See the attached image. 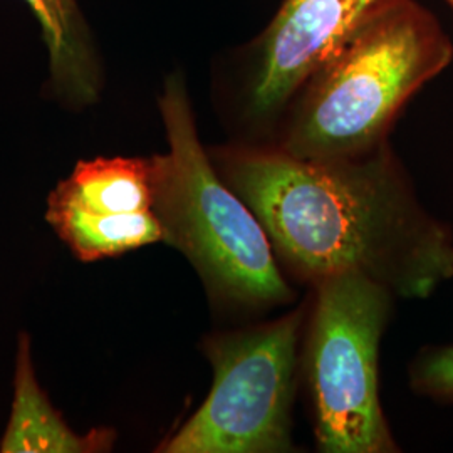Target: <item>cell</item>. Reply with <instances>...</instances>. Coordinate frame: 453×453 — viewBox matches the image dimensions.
Segmentation results:
<instances>
[{"instance_id":"4","label":"cell","mask_w":453,"mask_h":453,"mask_svg":"<svg viewBox=\"0 0 453 453\" xmlns=\"http://www.w3.org/2000/svg\"><path fill=\"white\" fill-rule=\"evenodd\" d=\"M316 288L308 368L318 445L326 453L396 452L378 387L393 294L357 273L324 277Z\"/></svg>"},{"instance_id":"8","label":"cell","mask_w":453,"mask_h":453,"mask_svg":"<svg viewBox=\"0 0 453 453\" xmlns=\"http://www.w3.org/2000/svg\"><path fill=\"white\" fill-rule=\"evenodd\" d=\"M111 445L113 432L95 430L89 435H78L65 425L35 380L31 340L22 333L17 348L12 411L0 452L89 453L108 450Z\"/></svg>"},{"instance_id":"6","label":"cell","mask_w":453,"mask_h":453,"mask_svg":"<svg viewBox=\"0 0 453 453\" xmlns=\"http://www.w3.org/2000/svg\"><path fill=\"white\" fill-rule=\"evenodd\" d=\"M153 200L151 158H96L58 183L46 219L78 259L93 262L163 242Z\"/></svg>"},{"instance_id":"9","label":"cell","mask_w":453,"mask_h":453,"mask_svg":"<svg viewBox=\"0 0 453 453\" xmlns=\"http://www.w3.org/2000/svg\"><path fill=\"white\" fill-rule=\"evenodd\" d=\"M26 2L39 19L48 46L50 74L61 95L81 104L95 101L99 74L76 0Z\"/></svg>"},{"instance_id":"10","label":"cell","mask_w":453,"mask_h":453,"mask_svg":"<svg viewBox=\"0 0 453 453\" xmlns=\"http://www.w3.org/2000/svg\"><path fill=\"white\" fill-rule=\"evenodd\" d=\"M411 387L423 395L453 402V346L421 355L411 370Z\"/></svg>"},{"instance_id":"2","label":"cell","mask_w":453,"mask_h":453,"mask_svg":"<svg viewBox=\"0 0 453 453\" xmlns=\"http://www.w3.org/2000/svg\"><path fill=\"white\" fill-rule=\"evenodd\" d=\"M453 44L417 0H395L301 89L280 150L312 162L388 143L408 99L452 63Z\"/></svg>"},{"instance_id":"7","label":"cell","mask_w":453,"mask_h":453,"mask_svg":"<svg viewBox=\"0 0 453 453\" xmlns=\"http://www.w3.org/2000/svg\"><path fill=\"white\" fill-rule=\"evenodd\" d=\"M395 0H286L260 37L249 113H280L357 33Z\"/></svg>"},{"instance_id":"1","label":"cell","mask_w":453,"mask_h":453,"mask_svg":"<svg viewBox=\"0 0 453 453\" xmlns=\"http://www.w3.org/2000/svg\"><path fill=\"white\" fill-rule=\"evenodd\" d=\"M226 185L297 274L357 273L393 297L426 299L453 277V234L428 213L388 143L336 162L277 150L226 160Z\"/></svg>"},{"instance_id":"3","label":"cell","mask_w":453,"mask_h":453,"mask_svg":"<svg viewBox=\"0 0 453 453\" xmlns=\"http://www.w3.org/2000/svg\"><path fill=\"white\" fill-rule=\"evenodd\" d=\"M160 110L170 150L151 160L163 242L179 247L228 299L250 306L289 303L292 291L264 226L205 155L180 76L165 84Z\"/></svg>"},{"instance_id":"11","label":"cell","mask_w":453,"mask_h":453,"mask_svg":"<svg viewBox=\"0 0 453 453\" xmlns=\"http://www.w3.org/2000/svg\"><path fill=\"white\" fill-rule=\"evenodd\" d=\"M447 2H449V5H450V7H452V11H453V0H447Z\"/></svg>"},{"instance_id":"5","label":"cell","mask_w":453,"mask_h":453,"mask_svg":"<svg viewBox=\"0 0 453 453\" xmlns=\"http://www.w3.org/2000/svg\"><path fill=\"white\" fill-rule=\"evenodd\" d=\"M303 312L211 341L205 403L163 443L166 453L289 452L294 372Z\"/></svg>"}]
</instances>
